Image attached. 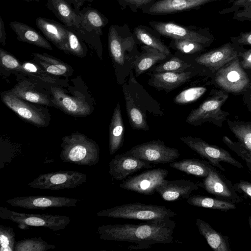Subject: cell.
Wrapping results in <instances>:
<instances>
[{
    "label": "cell",
    "mask_w": 251,
    "mask_h": 251,
    "mask_svg": "<svg viewBox=\"0 0 251 251\" xmlns=\"http://www.w3.org/2000/svg\"><path fill=\"white\" fill-rule=\"evenodd\" d=\"M175 227V221L168 218L138 224L102 225L97 232L100 239L134 243L136 245L129 246L130 250L143 249L154 244L172 243Z\"/></svg>",
    "instance_id": "1"
},
{
    "label": "cell",
    "mask_w": 251,
    "mask_h": 251,
    "mask_svg": "<svg viewBox=\"0 0 251 251\" xmlns=\"http://www.w3.org/2000/svg\"><path fill=\"white\" fill-rule=\"evenodd\" d=\"M60 159L77 165L93 166L100 160V149L92 139L79 133L62 138Z\"/></svg>",
    "instance_id": "2"
},
{
    "label": "cell",
    "mask_w": 251,
    "mask_h": 251,
    "mask_svg": "<svg viewBox=\"0 0 251 251\" xmlns=\"http://www.w3.org/2000/svg\"><path fill=\"white\" fill-rule=\"evenodd\" d=\"M97 215L99 217L151 221L171 218L176 213L164 206L137 202L102 210Z\"/></svg>",
    "instance_id": "3"
},
{
    "label": "cell",
    "mask_w": 251,
    "mask_h": 251,
    "mask_svg": "<svg viewBox=\"0 0 251 251\" xmlns=\"http://www.w3.org/2000/svg\"><path fill=\"white\" fill-rule=\"evenodd\" d=\"M229 97L228 94L222 90H214L212 95L198 107L192 110L186 119L190 124L198 126L208 122L222 127L229 113L222 109Z\"/></svg>",
    "instance_id": "4"
},
{
    "label": "cell",
    "mask_w": 251,
    "mask_h": 251,
    "mask_svg": "<svg viewBox=\"0 0 251 251\" xmlns=\"http://www.w3.org/2000/svg\"><path fill=\"white\" fill-rule=\"evenodd\" d=\"M0 218L15 223L17 227L23 230L30 227H43L53 231L64 229L71 220L67 216L23 213L2 206L0 207Z\"/></svg>",
    "instance_id": "5"
},
{
    "label": "cell",
    "mask_w": 251,
    "mask_h": 251,
    "mask_svg": "<svg viewBox=\"0 0 251 251\" xmlns=\"http://www.w3.org/2000/svg\"><path fill=\"white\" fill-rule=\"evenodd\" d=\"M213 76L216 85L221 90L233 94L244 93L251 82L241 65L239 57L220 68Z\"/></svg>",
    "instance_id": "6"
},
{
    "label": "cell",
    "mask_w": 251,
    "mask_h": 251,
    "mask_svg": "<svg viewBox=\"0 0 251 251\" xmlns=\"http://www.w3.org/2000/svg\"><path fill=\"white\" fill-rule=\"evenodd\" d=\"M86 174L74 171H59L42 174L28 186L34 189L59 190L75 188L86 182Z\"/></svg>",
    "instance_id": "7"
},
{
    "label": "cell",
    "mask_w": 251,
    "mask_h": 251,
    "mask_svg": "<svg viewBox=\"0 0 251 251\" xmlns=\"http://www.w3.org/2000/svg\"><path fill=\"white\" fill-rule=\"evenodd\" d=\"M125 153L155 164L170 163L180 156L177 149L167 147L159 140L137 145Z\"/></svg>",
    "instance_id": "8"
},
{
    "label": "cell",
    "mask_w": 251,
    "mask_h": 251,
    "mask_svg": "<svg viewBox=\"0 0 251 251\" xmlns=\"http://www.w3.org/2000/svg\"><path fill=\"white\" fill-rule=\"evenodd\" d=\"M208 168V174L197 184L217 199L239 203L242 198L237 193L233 184L208 161L202 160Z\"/></svg>",
    "instance_id": "9"
},
{
    "label": "cell",
    "mask_w": 251,
    "mask_h": 251,
    "mask_svg": "<svg viewBox=\"0 0 251 251\" xmlns=\"http://www.w3.org/2000/svg\"><path fill=\"white\" fill-rule=\"evenodd\" d=\"M180 139L191 150L206 159L211 165L223 171L225 170L221 165V162H226L239 169L243 167L228 151L220 147L209 144L197 137L186 136L181 137Z\"/></svg>",
    "instance_id": "10"
},
{
    "label": "cell",
    "mask_w": 251,
    "mask_h": 251,
    "mask_svg": "<svg viewBox=\"0 0 251 251\" xmlns=\"http://www.w3.org/2000/svg\"><path fill=\"white\" fill-rule=\"evenodd\" d=\"M168 171L156 168L144 171L123 180L120 184L122 189L145 195H151L165 181Z\"/></svg>",
    "instance_id": "11"
},
{
    "label": "cell",
    "mask_w": 251,
    "mask_h": 251,
    "mask_svg": "<svg viewBox=\"0 0 251 251\" xmlns=\"http://www.w3.org/2000/svg\"><path fill=\"white\" fill-rule=\"evenodd\" d=\"M227 123L238 142H234L226 136H223V142L243 159L248 167L251 166V122L227 119Z\"/></svg>",
    "instance_id": "12"
},
{
    "label": "cell",
    "mask_w": 251,
    "mask_h": 251,
    "mask_svg": "<svg viewBox=\"0 0 251 251\" xmlns=\"http://www.w3.org/2000/svg\"><path fill=\"white\" fill-rule=\"evenodd\" d=\"M80 201L61 196H28L15 197L6 202L14 207L36 210L75 206Z\"/></svg>",
    "instance_id": "13"
},
{
    "label": "cell",
    "mask_w": 251,
    "mask_h": 251,
    "mask_svg": "<svg viewBox=\"0 0 251 251\" xmlns=\"http://www.w3.org/2000/svg\"><path fill=\"white\" fill-rule=\"evenodd\" d=\"M152 167L149 162L124 153L116 155L110 161L109 173L114 179L122 181L135 172Z\"/></svg>",
    "instance_id": "14"
},
{
    "label": "cell",
    "mask_w": 251,
    "mask_h": 251,
    "mask_svg": "<svg viewBox=\"0 0 251 251\" xmlns=\"http://www.w3.org/2000/svg\"><path fill=\"white\" fill-rule=\"evenodd\" d=\"M242 52L227 44L202 54L195 59L198 64L210 70L213 75L228 63L239 57Z\"/></svg>",
    "instance_id": "15"
},
{
    "label": "cell",
    "mask_w": 251,
    "mask_h": 251,
    "mask_svg": "<svg viewBox=\"0 0 251 251\" xmlns=\"http://www.w3.org/2000/svg\"><path fill=\"white\" fill-rule=\"evenodd\" d=\"M198 189V184L189 180L165 179L156 191L165 201H174L179 199L187 200Z\"/></svg>",
    "instance_id": "16"
},
{
    "label": "cell",
    "mask_w": 251,
    "mask_h": 251,
    "mask_svg": "<svg viewBox=\"0 0 251 251\" xmlns=\"http://www.w3.org/2000/svg\"><path fill=\"white\" fill-rule=\"evenodd\" d=\"M35 24L48 40L57 48L67 52L68 33L65 25L41 17L36 18Z\"/></svg>",
    "instance_id": "17"
},
{
    "label": "cell",
    "mask_w": 251,
    "mask_h": 251,
    "mask_svg": "<svg viewBox=\"0 0 251 251\" xmlns=\"http://www.w3.org/2000/svg\"><path fill=\"white\" fill-rule=\"evenodd\" d=\"M2 100L6 105L23 119L37 126L45 125V119L41 112L10 92L5 94Z\"/></svg>",
    "instance_id": "18"
},
{
    "label": "cell",
    "mask_w": 251,
    "mask_h": 251,
    "mask_svg": "<svg viewBox=\"0 0 251 251\" xmlns=\"http://www.w3.org/2000/svg\"><path fill=\"white\" fill-rule=\"evenodd\" d=\"M52 101L66 113L75 116H84L90 114L91 108L83 100L66 94L61 89L51 87Z\"/></svg>",
    "instance_id": "19"
},
{
    "label": "cell",
    "mask_w": 251,
    "mask_h": 251,
    "mask_svg": "<svg viewBox=\"0 0 251 251\" xmlns=\"http://www.w3.org/2000/svg\"><path fill=\"white\" fill-rule=\"evenodd\" d=\"M47 6L66 26L75 29L79 27L80 17L71 0H47Z\"/></svg>",
    "instance_id": "20"
},
{
    "label": "cell",
    "mask_w": 251,
    "mask_h": 251,
    "mask_svg": "<svg viewBox=\"0 0 251 251\" xmlns=\"http://www.w3.org/2000/svg\"><path fill=\"white\" fill-rule=\"evenodd\" d=\"M154 28L160 34L175 39H184L205 44L207 38L198 33L172 23H151Z\"/></svg>",
    "instance_id": "21"
},
{
    "label": "cell",
    "mask_w": 251,
    "mask_h": 251,
    "mask_svg": "<svg viewBox=\"0 0 251 251\" xmlns=\"http://www.w3.org/2000/svg\"><path fill=\"white\" fill-rule=\"evenodd\" d=\"M192 76V72L155 73L151 75L149 84L168 92L186 82Z\"/></svg>",
    "instance_id": "22"
},
{
    "label": "cell",
    "mask_w": 251,
    "mask_h": 251,
    "mask_svg": "<svg viewBox=\"0 0 251 251\" xmlns=\"http://www.w3.org/2000/svg\"><path fill=\"white\" fill-rule=\"evenodd\" d=\"M9 25L16 34L18 40L49 50H52L47 40L32 27L17 21L10 22Z\"/></svg>",
    "instance_id": "23"
},
{
    "label": "cell",
    "mask_w": 251,
    "mask_h": 251,
    "mask_svg": "<svg viewBox=\"0 0 251 251\" xmlns=\"http://www.w3.org/2000/svg\"><path fill=\"white\" fill-rule=\"evenodd\" d=\"M196 225L200 234L205 239L211 248L215 251H231L227 236L215 230L205 221L197 219Z\"/></svg>",
    "instance_id": "24"
},
{
    "label": "cell",
    "mask_w": 251,
    "mask_h": 251,
    "mask_svg": "<svg viewBox=\"0 0 251 251\" xmlns=\"http://www.w3.org/2000/svg\"><path fill=\"white\" fill-rule=\"evenodd\" d=\"M124 125L120 105L117 103L111 119L109 132V153L113 155L122 146L124 143Z\"/></svg>",
    "instance_id": "25"
},
{
    "label": "cell",
    "mask_w": 251,
    "mask_h": 251,
    "mask_svg": "<svg viewBox=\"0 0 251 251\" xmlns=\"http://www.w3.org/2000/svg\"><path fill=\"white\" fill-rule=\"evenodd\" d=\"M210 0H160L150 8L152 13H170L184 11L197 7Z\"/></svg>",
    "instance_id": "26"
},
{
    "label": "cell",
    "mask_w": 251,
    "mask_h": 251,
    "mask_svg": "<svg viewBox=\"0 0 251 251\" xmlns=\"http://www.w3.org/2000/svg\"><path fill=\"white\" fill-rule=\"evenodd\" d=\"M79 15L81 21L79 27L102 34V28L107 24L108 20L98 10L90 6L84 7L80 10Z\"/></svg>",
    "instance_id": "27"
},
{
    "label": "cell",
    "mask_w": 251,
    "mask_h": 251,
    "mask_svg": "<svg viewBox=\"0 0 251 251\" xmlns=\"http://www.w3.org/2000/svg\"><path fill=\"white\" fill-rule=\"evenodd\" d=\"M146 52L136 56L133 66L137 75H140L150 69L159 61L164 60L167 55L149 47H144Z\"/></svg>",
    "instance_id": "28"
},
{
    "label": "cell",
    "mask_w": 251,
    "mask_h": 251,
    "mask_svg": "<svg viewBox=\"0 0 251 251\" xmlns=\"http://www.w3.org/2000/svg\"><path fill=\"white\" fill-rule=\"evenodd\" d=\"M10 92L22 100L31 102L45 105L50 104L46 95L37 91L27 82L23 81L18 84Z\"/></svg>",
    "instance_id": "29"
},
{
    "label": "cell",
    "mask_w": 251,
    "mask_h": 251,
    "mask_svg": "<svg viewBox=\"0 0 251 251\" xmlns=\"http://www.w3.org/2000/svg\"><path fill=\"white\" fill-rule=\"evenodd\" d=\"M186 200L190 205L199 207L226 211L236 208L234 203L204 196H191Z\"/></svg>",
    "instance_id": "30"
},
{
    "label": "cell",
    "mask_w": 251,
    "mask_h": 251,
    "mask_svg": "<svg viewBox=\"0 0 251 251\" xmlns=\"http://www.w3.org/2000/svg\"><path fill=\"white\" fill-rule=\"evenodd\" d=\"M35 61L46 72L53 75H66L70 71L67 64L47 54L32 53Z\"/></svg>",
    "instance_id": "31"
},
{
    "label": "cell",
    "mask_w": 251,
    "mask_h": 251,
    "mask_svg": "<svg viewBox=\"0 0 251 251\" xmlns=\"http://www.w3.org/2000/svg\"><path fill=\"white\" fill-rule=\"evenodd\" d=\"M175 169L196 177L204 178L208 174V168L202 160L197 159H184L170 163Z\"/></svg>",
    "instance_id": "32"
},
{
    "label": "cell",
    "mask_w": 251,
    "mask_h": 251,
    "mask_svg": "<svg viewBox=\"0 0 251 251\" xmlns=\"http://www.w3.org/2000/svg\"><path fill=\"white\" fill-rule=\"evenodd\" d=\"M124 95L126 111L132 127L137 129L148 130L149 126L143 112L136 104L129 94L124 91Z\"/></svg>",
    "instance_id": "33"
},
{
    "label": "cell",
    "mask_w": 251,
    "mask_h": 251,
    "mask_svg": "<svg viewBox=\"0 0 251 251\" xmlns=\"http://www.w3.org/2000/svg\"><path fill=\"white\" fill-rule=\"evenodd\" d=\"M108 42L110 54L114 60L118 64L125 63V50L122 41L115 26H110L108 35Z\"/></svg>",
    "instance_id": "34"
},
{
    "label": "cell",
    "mask_w": 251,
    "mask_h": 251,
    "mask_svg": "<svg viewBox=\"0 0 251 251\" xmlns=\"http://www.w3.org/2000/svg\"><path fill=\"white\" fill-rule=\"evenodd\" d=\"M55 248L41 238H25L16 242L14 251H46Z\"/></svg>",
    "instance_id": "35"
},
{
    "label": "cell",
    "mask_w": 251,
    "mask_h": 251,
    "mask_svg": "<svg viewBox=\"0 0 251 251\" xmlns=\"http://www.w3.org/2000/svg\"><path fill=\"white\" fill-rule=\"evenodd\" d=\"M135 32L137 39L147 46L154 49L167 56L170 55L171 52L169 49L158 39L145 29L137 27Z\"/></svg>",
    "instance_id": "36"
},
{
    "label": "cell",
    "mask_w": 251,
    "mask_h": 251,
    "mask_svg": "<svg viewBox=\"0 0 251 251\" xmlns=\"http://www.w3.org/2000/svg\"><path fill=\"white\" fill-rule=\"evenodd\" d=\"M67 29L68 42L67 52L80 57L84 56L87 49L82 41V39L73 28L67 27Z\"/></svg>",
    "instance_id": "37"
},
{
    "label": "cell",
    "mask_w": 251,
    "mask_h": 251,
    "mask_svg": "<svg viewBox=\"0 0 251 251\" xmlns=\"http://www.w3.org/2000/svg\"><path fill=\"white\" fill-rule=\"evenodd\" d=\"M206 90V88L201 86L189 88L179 93L174 99V101L178 104H189L201 98Z\"/></svg>",
    "instance_id": "38"
},
{
    "label": "cell",
    "mask_w": 251,
    "mask_h": 251,
    "mask_svg": "<svg viewBox=\"0 0 251 251\" xmlns=\"http://www.w3.org/2000/svg\"><path fill=\"white\" fill-rule=\"evenodd\" d=\"M16 242L13 228L0 225V251H14Z\"/></svg>",
    "instance_id": "39"
},
{
    "label": "cell",
    "mask_w": 251,
    "mask_h": 251,
    "mask_svg": "<svg viewBox=\"0 0 251 251\" xmlns=\"http://www.w3.org/2000/svg\"><path fill=\"white\" fill-rule=\"evenodd\" d=\"M190 67H191L190 64L185 62L178 57H174L156 67L155 72V73H182Z\"/></svg>",
    "instance_id": "40"
},
{
    "label": "cell",
    "mask_w": 251,
    "mask_h": 251,
    "mask_svg": "<svg viewBox=\"0 0 251 251\" xmlns=\"http://www.w3.org/2000/svg\"><path fill=\"white\" fill-rule=\"evenodd\" d=\"M25 74L38 77L42 81L48 83H53L55 79L49 75L38 64L31 62L22 63Z\"/></svg>",
    "instance_id": "41"
},
{
    "label": "cell",
    "mask_w": 251,
    "mask_h": 251,
    "mask_svg": "<svg viewBox=\"0 0 251 251\" xmlns=\"http://www.w3.org/2000/svg\"><path fill=\"white\" fill-rule=\"evenodd\" d=\"M0 59L1 65L5 68L24 74L22 63L2 49H0Z\"/></svg>",
    "instance_id": "42"
},
{
    "label": "cell",
    "mask_w": 251,
    "mask_h": 251,
    "mask_svg": "<svg viewBox=\"0 0 251 251\" xmlns=\"http://www.w3.org/2000/svg\"><path fill=\"white\" fill-rule=\"evenodd\" d=\"M175 46L177 50L184 53H194L203 49L201 43L184 39H175Z\"/></svg>",
    "instance_id": "43"
},
{
    "label": "cell",
    "mask_w": 251,
    "mask_h": 251,
    "mask_svg": "<svg viewBox=\"0 0 251 251\" xmlns=\"http://www.w3.org/2000/svg\"><path fill=\"white\" fill-rule=\"evenodd\" d=\"M233 185L237 192L242 193L251 200V182L240 180Z\"/></svg>",
    "instance_id": "44"
},
{
    "label": "cell",
    "mask_w": 251,
    "mask_h": 251,
    "mask_svg": "<svg viewBox=\"0 0 251 251\" xmlns=\"http://www.w3.org/2000/svg\"><path fill=\"white\" fill-rule=\"evenodd\" d=\"M240 57L242 58L240 59L241 66L245 70H251V50H247L244 52H241Z\"/></svg>",
    "instance_id": "45"
},
{
    "label": "cell",
    "mask_w": 251,
    "mask_h": 251,
    "mask_svg": "<svg viewBox=\"0 0 251 251\" xmlns=\"http://www.w3.org/2000/svg\"><path fill=\"white\" fill-rule=\"evenodd\" d=\"M6 39V35L5 32V28L4 22L2 19L0 17V43L2 45H5V40Z\"/></svg>",
    "instance_id": "46"
},
{
    "label": "cell",
    "mask_w": 251,
    "mask_h": 251,
    "mask_svg": "<svg viewBox=\"0 0 251 251\" xmlns=\"http://www.w3.org/2000/svg\"><path fill=\"white\" fill-rule=\"evenodd\" d=\"M94 0H71L73 6L75 11L79 14L80 7L83 5L85 1L92 2Z\"/></svg>",
    "instance_id": "47"
},
{
    "label": "cell",
    "mask_w": 251,
    "mask_h": 251,
    "mask_svg": "<svg viewBox=\"0 0 251 251\" xmlns=\"http://www.w3.org/2000/svg\"><path fill=\"white\" fill-rule=\"evenodd\" d=\"M130 4L137 6L147 4L150 2L151 0H123Z\"/></svg>",
    "instance_id": "48"
},
{
    "label": "cell",
    "mask_w": 251,
    "mask_h": 251,
    "mask_svg": "<svg viewBox=\"0 0 251 251\" xmlns=\"http://www.w3.org/2000/svg\"><path fill=\"white\" fill-rule=\"evenodd\" d=\"M238 42L242 44L251 45V33L243 35Z\"/></svg>",
    "instance_id": "49"
},
{
    "label": "cell",
    "mask_w": 251,
    "mask_h": 251,
    "mask_svg": "<svg viewBox=\"0 0 251 251\" xmlns=\"http://www.w3.org/2000/svg\"><path fill=\"white\" fill-rule=\"evenodd\" d=\"M243 96L244 100H251V82L249 87L244 92Z\"/></svg>",
    "instance_id": "50"
},
{
    "label": "cell",
    "mask_w": 251,
    "mask_h": 251,
    "mask_svg": "<svg viewBox=\"0 0 251 251\" xmlns=\"http://www.w3.org/2000/svg\"><path fill=\"white\" fill-rule=\"evenodd\" d=\"M244 102L249 110L251 112V100H244Z\"/></svg>",
    "instance_id": "51"
},
{
    "label": "cell",
    "mask_w": 251,
    "mask_h": 251,
    "mask_svg": "<svg viewBox=\"0 0 251 251\" xmlns=\"http://www.w3.org/2000/svg\"><path fill=\"white\" fill-rule=\"evenodd\" d=\"M248 221H249V226H250V228H251V216H250L249 217Z\"/></svg>",
    "instance_id": "52"
},
{
    "label": "cell",
    "mask_w": 251,
    "mask_h": 251,
    "mask_svg": "<svg viewBox=\"0 0 251 251\" xmlns=\"http://www.w3.org/2000/svg\"><path fill=\"white\" fill-rule=\"evenodd\" d=\"M25 0V1H27V2H30V1H37V2H39L40 0Z\"/></svg>",
    "instance_id": "53"
},
{
    "label": "cell",
    "mask_w": 251,
    "mask_h": 251,
    "mask_svg": "<svg viewBox=\"0 0 251 251\" xmlns=\"http://www.w3.org/2000/svg\"><path fill=\"white\" fill-rule=\"evenodd\" d=\"M250 1H251V0H250Z\"/></svg>",
    "instance_id": "54"
}]
</instances>
